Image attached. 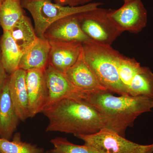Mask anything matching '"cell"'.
Returning <instances> with one entry per match:
<instances>
[{"instance_id": "603a6c76", "label": "cell", "mask_w": 153, "mask_h": 153, "mask_svg": "<svg viewBox=\"0 0 153 153\" xmlns=\"http://www.w3.org/2000/svg\"><path fill=\"white\" fill-rule=\"evenodd\" d=\"M7 73L6 72L4 66H3L2 63L1 59V51H0V93L4 85L8 76L7 75Z\"/></svg>"}, {"instance_id": "83f0119b", "label": "cell", "mask_w": 153, "mask_h": 153, "mask_svg": "<svg viewBox=\"0 0 153 153\" xmlns=\"http://www.w3.org/2000/svg\"><path fill=\"white\" fill-rule=\"evenodd\" d=\"M0 137H1V136H0Z\"/></svg>"}, {"instance_id": "44dd1931", "label": "cell", "mask_w": 153, "mask_h": 153, "mask_svg": "<svg viewBox=\"0 0 153 153\" xmlns=\"http://www.w3.org/2000/svg\"><path fill=\"white\" fill-rule=\"evenodd\" d=\"M51 143L54 147L51 151L52 153H99L91 147L74 144L63 138H55Z\"/></svg>"}, {"instance_id": "52a82bcc", "label": "cell", "mask_w": 153, "mask_h": 153, "mask_svg": "<svg viewBox=\"0 0 153 153\" xmlns=\"http://www.w3.org/2000/svg\"><path fill=\"white\" fill-rule=\"evenodd\" d=\"M99 153H153V144L143 145L126 139L112 130L103 128L96 133L76 136Z\"/></svg>"}, {"instance_id": "d4e9b609", "label": "cell", "mask_w": 153, "mask_h": 153, "mask_svg": "<svg viewBox=\"0 0 153 153\" xmlns=\"http://www.w3.org/2000/svg\"><path fill=\"white\" fill-rule=\"evenodd\" d=\"M124 2L126 3L127 2L129 1H132V0H123Z\"/></svg>"}, {"instance_id": "3957f363", "label": "cell", "mask_w": 153, "mask_h": 153, "mask_svg": "<svg viewBox=\"0 0 153 153\" xmlns=\"http://www.w3.org/2000/svg\"><path fill=\"white\" fill-rule=\"evenodd\" d=\"M82 55L100 83L110 92L128 95L121 81L119 63L122 54L111 46L92 41L82 43Z\"/></svg>"}, {"instance_id": "484cf974", "label": "cell", "mask_w": 153, "mask_h": 153, "mask_svg": "<svg viewBox=\"0 0 153 153\" xmlns=\"http://www.w3.org/2000/svg\"><path fill=\"white\" fill-rule=\"evenodd\" d=\"M52 153L51 152V151H50V152H46V153Z\"/></svg>"}, {"instance_id": "2e32d148", "label": "cell", "mask_w": 153, "mask_h": 153, "mask_svg": "<svg viewBox=\"0 0 153 153\" xmlns=\"http://www.w3.org/2000/svg\"><path fill=\"white\" fill-rule=\"evenodd\" d=\"M50 48L48 40L39 38L36 43L23 54L19 68L25 71L33 68L46 69L49 62Z\"/></svg>"}, {"instance_id": "30bf717a", "label": "cell", "mask_w": 153, "mask_h": 153, "mask_svg": "<svg viewBox=\"0 0 153 153\" xmlns=\"http://www.w3.org/2000/svg\"><path fill=\"white\" fill-rule=\"evenodd\" d=\"M45 75L49 95L46 107L64 98L82 99L85 91L73 86L63 72L48 65Z\"/></svg>"}, {"instance_id": "7a4b0ae2", "label": "cell", "mask_w": 153, "mask_h": 153, "mask_svg": "<svg viewBox=\"0 0 153 153\" xmlns=\"http://www.w3.org/2000/svg\"><path fill=\"white\" fill-rule=\"evenodd\" d=\"M82 100L92 105L100 113L105 128L123 137L127 128L133 125L138 117L153 108V99L147 97H117L107 90L85 92Z\"/></svg>"}, {"instance_id": "ac0fdd59", "label": "cell", "mask_w": 153, "mask_h": 153, "mask_svg": "<svg viewBox=\"0 0 153 153\" xmlns=\"http://www.w3.org/2000/svg\"><path fill=\"white\" fill-rule=\"evenodd\" d=\"M9 32L24 53L33 46L39 38L30 19L25 15Z\"/></svg>"}, {"instance_id": "ffe728a7", "label": "cell", "mask_w": 153, "mask_h": 153, "mask_svg": "<svg viewBox=\"0 0 153 153\" xmlns=\"http://www.w3.org/2000/svg\"><path fill=\"white\" fill-rule=\"evenodd\" d=\"M0 152L2 153H42L35 145L24 142L16 134L12 141L0 137Z\"/></svg>"}, {"instance_id": "5bb4252c", "label": "cell", "mask_w": 153, "mask_h": 153, "mask_svg": "<svg viewBox=\"0 0 153 153\" xmlns=\"http://www.w3.org/2000/svg\"><path fill=\"white\" fill-rule=\"evenodd\" d=\"M27 71L19 68L9 76V88L11 100L20 120L30 118L27 83Z\"/></svg>"}, {"instance_id": "ba28073f", "label": "cell", "mask_w": 153, "mask_h": 153, "mask_svg": "<svg viewBox=\"0 0 153 153\" xmlns=\"http://www.w3.org/2000/svg\"><path fill=\"white\" fill-rule=\"evenodd\" d=\"M108 16L123 33L137 34L147 23V12L141 0H132L124 3L117 10H109Z\"/></svg>"}, {"instance_id": "8fae6325", "label": "cell", "mask_w": 153, "mask_h": 153, "mask_svg": "<svg viewBox=\"0 0 153 153\" xmlns=\"http://www.w3.org/2000/svg\"><path fill=\"white\" fill-rule=\"evenodd\" d=\"M44 38L49 41H77L84 43L91 41L81 29L77 14L54 22L46 30Z\"/></svg>"}, {"instance_id": "277c9868", "label": "cell", "mask_w": 153, "mask_h": 153, "mask_svg": "<svg viewBox=\"0 0 153 153\" xmlns=\"http://www.w3.org/2000/svg\"><path fill=\"white\" fill-rule=\"evenodd\" d=\"M22 7L29 11L33 19L36 34L44 38V33L49 26L65 17L91 10L102 4L90 3L85 5L71 7L53 2L52 0H22Z\"/></svg>"}, {"instance_id": "4fadbf2b", "label": "cell", "mask_w": 153, "mask_h": 153, "mask_svg": "<svg viewBox=\"0 0 153 153\" xmlns=\"http://www.w3.org/2000/svg\"><path fill=\"white\" fill-rule=\"evenodd\" d=\"M64 74L72 85L79 90L88 92L106 90L100 83L95 73L84 60L82 51L76 63Z\"/></svg>"}, {"instance_id": "cb8c5ba5", "label": "cell", "mask_w": 153, "mask_h": 153, "mask_svg": "<svg viewBox=\"0 0 153 153\" xmlns=\"http://www.w3.org/2000/svg\"><path fill=\"white\" fill-rule=\"evenodd\" d=\"M5 0H0V6H1V5L2 4V3L4 2V1Z\"/></svg>"}, {"instance_id": "7c38bea8", "label": "cell", "mask_w": 153, "mask_h": 153, "mask_svg": "<svg viewBox=\"0 0 153 153\" xmlns=\"http://www.w3.org/2000/svg\"><path fill=\"white\" fill-rule=\"evenodd\" d=\"M49 42L51 48L48 65L63 73L76 63L82 54V43L81 42Z\"/></svg>"}, {"instance_id": "5b68a950", "label": "cell", "mask_w": 153, "mask_h": 153, "mask_svg": "<svg viewBox=\"0 0 153 153\" xmlns=\"http://www.w3.org/2000/svg\"><path fill=\"white\" fill-rule=\"evenodd\" d=\"M108 12L98 7L77 14V17L82 31L91 41L111 46L123 32L110 18Z\"/></svg>"}, {"instance_id": "9c48e42d", "label": "cell", "mask_w": 153, "mask_h": 153, "mask_svg": "<svg viewBox=\"0 0 153 153\" xmlns=\"http://www.w3.org/2000/svg\"><path fill=\"white\" fill-rule=\"evenodd\" d=\"M45 70L46 69L33 68L27 71L26 83L30 118L42 113L47 106L49 95Z\"/></svg>"}, {"instance_id": "e0dca14e", "label": "cell", "mask_w": 153, "mask_h": 153, "mask_svg": "<svg viewBox=\"0 0 153 153\" xmlns=\"http://www.w3.org/2000/svg\"><path fill=\"white\" fill-rule=\"evenodd\" d=\"M0 51L3 66L7 74H11L19 68L23 53L9 31H3L0 39Z\"/></svg>"}, {"instance_id": "4316f807", "label": "cell", "mask_w": 153, "mask_h": 153, "mask_svg": "<svg viewBox=\"0 0 153 153\" xmlns=\"http://www.w3.org/2000/svg\"><path fill=\"white\" fill-rule=\"evenodd\" d=\"M0 153H2L1 152H0Z\"/></svg>"}, {"instance_id": "9a60e30c", "label": "cell", "mask_w": 153, "mask_h": 153, "mask_svg": "<svg viewBox=\"0 0 153 153\" xmlns=\"http://www.w3.org/2000/svg\"><path fill=\"white\" fill-rule=\"evenodd\" d=\"M19 120L10 95L8 76L0 93L1 137L10 139L16 129Z\"/></svg>"}, {"instance_id": "6da1fadb", "label": "cell", "mask_w": 153, "mask_h": 153, "mask_svg": "<svg viewBox=\"0 0 153 153\" xmlns=\"http://www.w3.org/2000/svg\"><path fill=\"white\" fill-rule=\"evenodd\" d=\"M48 118L46 131L79 135L96 133L105 128L100 113L80 99L66 98L49 105L42 112Z\"/></svg>"}, {"instance_id": "7402d4cb", "label": "cell", "mask_w": 153, "mask_h": 153, "mask_svg": "<svg viewBox=\"0 0 153 153\" xmlns=\"http://www.w3.org/2000/svg\"><path fill=\"white\" fill-rule=\"evenodd\" d=\"M54 2L61 5L76 7L85 5L91 3L93 0H53Z\"/></svg>"}, {"instance_id": "8992f818", "label": "cell", "mask_w": 153, "mask_h": 153, "mask_svg": "<svg viewBox=\"0 0 153 153\" xmlns=\"http://www.w3.org/2000/svg\"><path fill=\"white\" fill-rule=\"evenodd\" d=\"M121 81L128 94L143 96L153 99V73L134 58L121 56L119 63Z\"/></svg>"}, {"instance_id": "d6986e66", "label": "cell", "mask_w": 153, "mask_h": 153, "mask_svg": "<svg viewBox=\"0 0 153 153\" xmlns=\"http://www.w3.org/2000/svg\"><path fill=\"white\" fill-rule=\"evenodd\" d=\"M21 0H5L0 6V26L10 31L25 15Z\"/></svg>"}]
</instances>
